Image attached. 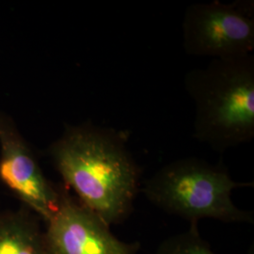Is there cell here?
I'll return each instance as SVG.
<instances>
[{"mask_svg": "<svg viewBox=\"0 0 254 254\" xmlns=\"http://www.w3.org/2000/svg\"><path fill=\"white\" fill-rule=\"evenodd\" d=\"M154 254H217L200 236L198 223L188 231L165 239Z\"/></svg>", "mask_w": 254, "mask_h": 254, "instance_id": "cell-8", "label": "cell"}, {"mask_svg": "<svg viewBox=\"0 0 254 254\" xmlns=\"http://www.w3.org/2000/svg\"><path fill=\"white\" fill-rule=\"evenodd\" d=\"M193 137L218 154L254 138V55L212 60L186 74Z\"/></svg>", "mask_w": 254, "mask_h": 254, "instance_id": "cell-2", "label": "cell"}, {"mask_svg": "<svg viewBox=\"0 0 254 254\" xmlns=\"http://www.w3.org/2000/svg\"><path fill=\"white\" fill-rule=\"evenodd\" d=\"M46 224L48 254H137L140 249L136 241L114 236L108 223L67 190H62L58 210Z\"/></svg>", "mask_w": 254, "mask_h": 254, "instance_id": "cell-6", "label": "cell"}, {"mask_svg": "<svg viewBox=\"0 0 254 254\" xmlns=\"http://www.w3.org/2000/svg\"><path fill=\"white\" fill-rule=\"evenodd\" d=\"M183 47L195 57L227 59L254 51V2L218 0L190 5L182 24Z\"/></svg>", "mask_w": 254, "mask_h": 254, "instance_id": "cell-4", "label": "cell"}, {"mask_svg": "<svg viewBox=\"0 0 254 254\" xmlns=\"http://www.w3.org/2000/svg\"><path fill=\"white\" fill-rule=\"evenodd\" d=\"M40 220L25 206L0 212V254H48Z\"/></svg>", "mask_w": 254, "mask_h": 254, "instance_id": "cell-7", "label": "cell"}, {"mask_svg": "<svg viewBox=\"0 0 254 254\" xmlns=\"http://www.w3.org/2000/svg\"><path fill=\"white\" fill-rule=\"evenodd\" d=\"M129 132L91 123L67 127L48 154L67 188L109 226L132 213L140 168L127 147Z\"/></svg>", "mask_w": 254, "mask_h": 254, "instance_id": "cell-1", "label": "cell"}, {"mask_svg": "<svg viewBox=\"0 0 254 254\" xmlns=\"http://www.w3.org/2000/svg\"><path fill=\"white\" fill-rule=\"evenodd\" d=\"M250 186L235 181L222 163L187 157L159 169L143 182L140 191L156 207L190 223L203 218L254 223V214L236 206L232 199L233 191Z\"/></svg>", "mask_w": 254, "mask_h": 254, "instance_id": "cell-3", "label": "cell"}, {"mask_svg": "<svg viewBox=\"0 0 254 254\" xmlns=\"http://www.w3.org/2000/svg\"><path fill=\"white\" fill-rule=\"evenodd\" d=\"M0 181L45 223L58 210L62 190L46 179L13 120L1 111Z\"/></svg>", "mask_w": 254, "mask_h": 254, "instance_id": "cell-5", "label": "cell"}]
</instances>
